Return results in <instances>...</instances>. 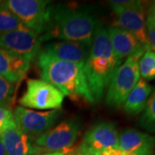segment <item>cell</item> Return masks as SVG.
I'll return each mask as SVG.
<instances>
[{"mask_svg":"<svg viewBox=\"0 0 155 155\" xmlns=\"http://www.w3.org/2000/svg\"><path fill=\"white\" fill-rule=\"evenodd\" d=\"M98 25L97 17L91 9L65 5H54L50 28L41 38L42 42L50 39H59L91 48Z\"/></svg>","mask_w":155,"mask_h":155,"instance_id":"obj_1","label":"cell"},{"mask_svg":"<svg viewBox=\"0 0 155 155\" xmlns=\"http://www.w3.org/2000/svg\"><path fill=\"white\" fill-rule=\"evenodd\" d=\"M61 113L60 110L39 112L20 106L15 109L13 116L15 124L21 131L36 139L54 127Z\"/></svg>","mask_w":155,"mask_h":155,"instance_id":"obj_9","label":"cell"},{"mask_svg":"<svg viewBox=\"0 0 155 155\" xmlns=\"http://www.w3.org/2000/svg\"><path fill=\"white\" fill-rule=\"evenodd\" d=\"M147 50H152L155 52V28L147 24Z\"/></svg>","mask_w":155,"mask_h":155,"instance_id":"obj_24","label":"cell"},{"mask_svg":"<svg viewBox=\"0 0 155 155\" xmlns=\"http://www.w3.org/2000/svg\"><path fill=\"white\" fill-rule=\"evenodd\" d=\"M45 151L42 148H41V147H35V148L30 153H28L27 155H42V153H44Z\"/></svg>","mask_w":155,"mask_h":155,"instance_id":"obj_28","label":"cell"},{"mask_svg":"<svg viewBox=\"0 0 155 155\" xmlns=\"http://www.w3.org/2000/svg\"><path fill=\"white\" fill-rule=\"evenodd\" d=\"M15 84L0 76V106L10 108L15 96Z\"/></svg>","mask_w":155,"mask_h":155,"instance_id":"obj_21","label":"cell"},{"mask_svg":"<svg viewBox=\"0 0 155 155\" xmlns=\"http://www.w3.org/2000/svg\"><path fill=\"white\" fill-rule=\"evenodd\" d=\"M90 48L72 41H54L45 45L41 51L58 60L84 64L88 57Z\"/></svg>","mask_w":155,"mask_h":155,"instance_id":"obj_14","label":"cell"},{"mask_svg":"<svg viewBox=\"0 0 155 155\" xmlns=\"http://www.w3.org/2000/svg\"><path fill=\"white\" fill-rule=\"evenodd\" d=\"M145 51V48L136 51L128 56L116 69L106 92V104L110 107L114 109L122 107L130 91L138 83L140 77L139 61Z\"/></svg>","mask_w":155,"mask_h":155,"instance_id":"obj_4","label":"cell"},{"mask_svg":"<svg viewBox=\"0 0 155 155\" xmlns=\"http://www.w3.org/2000/svg\"><path fill=\"white\" fill-rule=\"evenodd\" d=\"M0 155H6V152H5V148L4 147V144L0 139Z\"/></svg>","mask_w":155,"mask_h":155,"instance_id":"obj_29","label":"cell"},{"mask_svg":"<svg viewBox=\"0 0 155 155\" xmlns=\"http://www.w3.org/2000/svg\"><path fill=\"white\" fill-rule=\"evenodd\" d=\"M147 24L155 28V1L152 2L149 5L147 12Z\"/></svg>","mask_w":155,"mask_h":155,"instance_id":"obj_25","label":"cell"},{"mask_svg":"<svg viewBox=\"0 0 155 155\" xmlns=\"http://www.w3.org/2000/svg\"><path fill=\"white\" fill-rule=\"evenodd\" d=\"M154 147V137L137 129H124L119 134V149L122 155H153Z\"/></svg>","mask_w":155,"mask_h":155,"instance_id":"obj_12","label":"cell"},{"mask_svg":"<svg viewBox=\"0 0 155 155\" xmlns=\"http://www.w3.org/2000/svg\"><path fill=\"white\" fill-rule=\"evenodd\" d=\"M120 66L114 55L107 28L99 24L84 65L85 78L95 103L102 99L105 89Z\"/></svg>","mask_w":155,"mask_h":155,"instance_id":"obj_3","label":"cell"},{"mask_svg":"<svg viewBox=\"0 0 155 155\" xmlns=\"http://www.w3.org/2000/svg\"><path fill=\"white\" fill-rule=\"evenodd\" d=\"M114 55L119 64L122 65L125 58L144 48L134 35L125 29L116 26L107 28ZM147 50V49H146Z\"/></svg>","mask_w":155,"mask_h":155,"instance_id":"obj_13","label":"cell"},{"mask_svg":"<svg viewBox=\"0 0 155 155\" xmlns=\"http://www.w3.org/2000/svg\"><path fill=\"white\" fill-rule=\"evenodd\" d=\"M26 28L39 35L50 28L54 5L48 0H7L4 2Z\"/></svg>","mask_w":155,"mask_h":155,"instance_id":"obj_5","label":"cell"},{"mask_svg":"<svg viewBox=\"0 0 155 155\" xmlns=\"http://www.w3.org/2000/svg\"><path fill=\"white\" fill-rule=\"evenodd\" d=\"M95 155H122V153L119 148H110Z\"/></svg>","mask_w":155,"mask_h":155,"instance_id":"obj_27","label":"cell"},{"mask_svg":"<svg viewBox=\"0 0 155 155\" xmlns=\"http://www.w3.org/2000/svg\"><path fill=\"white\" fill-rule=\"evenodd\" d=\"M153 92V87L144 79H140L130 91L125 103L123 110L128 116H138L144 110L147 100Z\"/></svg>","mask_w":155,"mask_h":155,"instance_id":"obj_17","label":"cell"},{"mask_svg":"<svg viewBox=\"0 0 155 155\" xmlns=\"http://www.w3.org/2000/svg\"><path fill=\"white\" fill-rule=\"evenodd\" d=\"M81 130V121L72 117L50 128L35 139V145L45 152H57L72 148Z\"/></svg>","mask_w":155,"mask_h":155,"instance_id":"obj_7","label":"cell"},{"mask_svg":"<svg viewBox=\"0 0 155 155\" xmlns=\"http://www.w3.org/2000/svg\"><path fill=\"white\" fill-rule=\"evenodd\" d=\"M140 75L144 80L155 79V52L146 50L139 61Z\"/></svg>","mask_w":155,"mask_h":155,"instance_id":"obj_20","label":"cell"},{"mask_svg":"<svg viewBox=\"0 0 155 155\" xmlns=\"http://www.w3.org/2000/svg\"><path fill=\"white\" fill-rule=\"evenodd\" d=\"M42 155H76V149L69 148L57 152H44Z\"/></svg>","mask_w":155,"mask_h":155,"instance_id":"obj_26","label":"cell"},{"mask_svg":"<svg viewBox=\"0 0 155 155\" xmlns=\"http://www.w3.org/2000/svg\"><path fill=\"white\" fill-rule=\"evenodd\" d=\"M65 96L51 84L42 79L27 80L26 91L19 99L20 105L39 110H61Z\"/></svg>","mask_w":155,"mask_h":155,"instance_id":"obj_6","label":"cell"},{"mask_svg":"<svg viewBox=\"0 0 155 155\" xmlns=\"http://www.w3.org/2000/svg\"><path fill=\"white\" fill-rule=\"evenodd\" d=\"M13 123H15V122L11 108L0 106V134Z\"/></svg>","mask_w":155,"mask_h":155,"instance_id":"obj_22","label":"cell"},{"mask_svg":"<svg viewBox=\"0 0 155 155\" xmlns=\"http://www.w3.org/2000/svg\"><path fill=\"white\" fill-rule=\"evenodd\" d=\"M25 28H27L5 3L0 2V35Z\"/></svg>","mask_w":155,"mask_h":155,"instance_id":"obj_18","label":"cell"},{"mask_svg":"<svg viewBox=\"0 0 155 155\" xmlns=\"http://www.w3.org/2000/svg\"><path fill=\"white\" fill-rule=\"evenodd\" d=\"M41 35L28 28L0 35V48L26 59L30 63L41 49Z\"/></svg>","mask_w":155,"mask_h":155,"instance_id":"obj_10","label":"cell"},{"mask_svg":"<svg viewBox=\"0 0 155 155\" xmlns=\"http://www.w3.org/2000/svg\"><path fill=\"white\" fill-rule=\"evenodd\" d=\"M137 2H138V0H112V1H109L111 10L116 15L134 6Z\"/></svg>","mask_w":155,"mask_h":155,"instance_id":"obj_23","label":"cell"},{"mask_svg":"<svg viewBox=\"0 0 155 155\" xmlns=\"http://www.w3.org/2000/svg\"><path fill=\"white\" fill-rule=\"evenodd\" d=\"M113 26L130 32L146 49L147 48L146 11L141 1L138 0L134 6L116 14Z\"/></svg>","mask_w":155,"mask_h":155,"instance_id":"obj_11","label":"cell"},{"mask_svg":"<svg viewBox=\"0 0 155 155\" xmlns=\"http://www.w3.org/2000/svg\"><path fill=\"white\" fill-rule=\"evenodd\" d=\"M139 124L146 131L155 134V91L147 100Z\"/></svg>","mask_w":155,"mask_h":155,"instance_id":"obj_19","label":"cell"},{"mask_svg":"<svg viewBox=\"0 0 155 155\" xmlns=\"http://www.w3.org/2000/svg\"><path fill=\"white\" fill-rule=\"evenodd\" d=\"M0 139L5 148L6 155H27L36 147L35 139L23 133L15 123L0 134Z\"/></svg>","mask_w":155,"mask_h":155,"instance_id":"obj_16","label":"cell"},{"mask_svg":"<svg viewBox=\"0 0 155 155\" xmlns=\"http://www.w3.org/2000/svg\"><path fill=\"white\" fill-rule=\"evenodd\" d=\"M36 59L42 80L54 85L65 97L94 104L84 74V64L61 61L42 51L39 52Z\"/></svg>","mask_w":155,"mask_h":155,"instance_id":"obj_2","label":"cell"},{"mask_svg":"<svg viewBox=\"0 0 155 155\" xmlns=\"http://www.w3.org/2000/svg\"><path fill=\"white\" fill-rule=\"evenodd\" d=\"M110 148H119V134L114 123L101 122L84 134L76 155H95Z\"/></svg>","mask_w":155,"mask_h":155,"instance_id":"obj_8","label":"cell"},{"mask_svg":"<svg viewBox=\"0 0 155 155\" xmlns=\"http://www.w3.org/2000/svg\"><path fill=\"white\" fill-rule=\"evenodd\" d=\"M30 62L21 56L0 48V76L17 84L27 75Z\"/></svg>","mask_w":155,"mask_h":155,"instance_id":"obj_15","label":"cell"}]
</instances>
